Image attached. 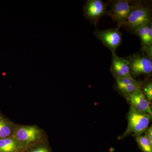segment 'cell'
Masks as SVG:
<instances>
[{
    "label": "cell",
    "instance_id": "cell-16",
    "mask_svg": "<svg viewBox=\"0 0 152 152\" xmlns=\"http://www.w3.org/2000/svg\"><path fill=\"white\" fill-rule=\"evenodd\" d=\"M141 91L149 102L152 101V83L151 81L142 82Z\"/></svg>",
    "mask_w": 152,
    "mask_h": 152
},
{
    "label": "cell",
    "instance_id": "cell-17",
    "mask_svg": "<svg viewBox=\"0 0 152 152\" xmlns=\"http://www.w3.org/2000/svg\"><path fill=\"white\" fill-rule=\"evenodd\" d=\"M145 135L149 140L150 142L152 144V126L149 128H148L146 131Z\"/></svg>",
    "mask_w": 152,
    "mask_h": 152
},
{
    "label": "cell",
    "instance_id": "cell-11",
    "mask_svg": "<svg viewBox=\"0 0 152 152\" xmlns=\"http://www.w3.org/2000/svg\"><path fill=\"white\" fill-rule=\"evenodd\" d=\"M110 70L115 79L132 76L128 60L126 58L119 57L116 53L112 54V64Z\"/></svg>",
    "mask_w": 152,
    "mask_h": 152
},
{
    "label": "cell",
    "instance_id": "cell-5",
    "mask_svg": "<svg viewBox=\"0 0 152 152\" xmlns=\"http://www.w3.org/2000/svg\"><path fill=\"white\" fill-rule=\"evenodd\" d=\"M129 62L131 76L137 77L150 75L152 72V58L140 51L126 57Z\"/></svg>",
    "mask_w": 152,
    "mask_h": 152
},
{
    "label": "cell",
    "instance_id": "cell-1",
    "mask_svg": "<svg viewBox=\"0 0 152 152\" xmlns=\"http://www.w3.org/2000/svg\"><path fill=\"white\" fill-rule=\"evenodd\" d=\"M13 137L21 152L30 147L46 140L44 130L36 125H15Z\"/></svg>",
    "mask_w": 152,
    "mask_h": 152
},
{
    "label": "cell",
    "instance_id": "cell-3",
    "mask_svg": "<svg viewBox=\"0 0 152 152\" xmlns=\"http://www.w3.org/2000/svg\"><path fill=\"white\" fill-rule=\"evenodd\" d=\"M151 119V115L138 111L130 106L128 114L127 128L120 139L130 135L136 137L141 135L147 130Z\"/></svg>",
    "mask_w": 152,
    "mask_h": 152
},
{
    "label": "cell",
    "instance_id": "cell-7",
    "mask_svg": "<svg viewBox=\"0 0 152 152\" xmlns=\"http://www.w3.org/2000/svg\"><path fill=\"white\" fill-rule=\"evenodd\" d=\"M120 28L118 26L104 30L96 28L94 32L95 37L102 42L104 46L110 51L112 54L116 53L117 49L121 44L122 34Z\"/></svg>",
    "mask_w": 152,
    "mask_h": 152
},
{
    "label": "cell",
    "instance_id": "cell-13",
    "mask_svg": "<svg viewBox=\"0 0 152 152\" xmlns=\"http://www.w3.org/2000/svg\"><path fill=\"white\" fill-rule=\"evenodd\" d=\"M0 152H21L13 137L0 139Z\"/></svg>",
    "mask_w": 152,
    "mask_h": 152
},
{
    "label": "cell",
    "instance_id": "cell-15",
    "mask_svg": "<svg viewBox=\"0 0 152 152\" xmlns=\"http://www.w3.org/2000/svg\"><path fill=\"white\" fill-rule=\"evenodd\" d=\"M22 152H51L47 140L30 147Z\"/></svg>",
    "mask_w": 152,
    "mask_h": 152
},
{
    "label": "cell",
    "instance_id": "cell-2",
    "mask_svg": "<svg viewBox=\"0 0 152 152\" xmlns=\"http://www.w3.org/2000/svg\"><path fill=\"white\" fill-rule=\"evenodd\" d=\"M152 14L151 2L137 1L123 28L130 34H134L140 27L152 22Z\"/></svg>",
    "mask_w": 152,
    "mask_h": 152
},
{
    "label": "cell",
    "instance_id": "cell-9",
    "mask_svg": "<svg viewBox=\"0 0 152 152\" xmlns=\"http://www.w3.org/2000/svg\"><path fill=\"white\" fill-rule=\"evenodd\" d=\"M134 34L140 39L141 51L152 58V22L140 27Z\"/></svg>",
    "mask_w": 152,
    "mask_h": 152
},
{
    "label": "cell",
    "instance_id": "cell-12",
    "mask_svg": "<svg viewBox=\"0 0 152 152\" xmlns=\"http://www.w3.org/2000/svg\"><path fill=\"white\" fill-rule=\"evenodd\" d=\"M15 124L0 115V139L12 137Z\"/></svg>",
    "mask_w": 152,
    "mask_h": 152
},
{
    "label": "cell",
    "instance_id": "cell-14",
    "mask_svg": "<svg viewBox=\"0 0 152 152\" xmlns=\"http://www.w3.org/2000/svg\"><path fill=\"white\" fill-rule=\"evenodd\" d=\"M136 141L143 152H152V144L146 135L136 137Z\"/></svg>",
    "mask_w": 152,
    "mask_h": 152
},
{
    "label": "cell",
    "instance_id": "cell-4",
    "mask_svg": "<svg viewBox=\"0 0 152 152\" xmlns=\"http://www.w3.org/2000/svg\"><path fill=\"white\" fill-rule=\"evenodd\" d=\"M137 1L114 0L108 1L110 10L107 15L111 17L112 20L120 28H123L131 11L135 6Z\"/></svg>",
    "mask_w": 152,
    "mask_h": 152
},
{
    "label": "cell",
    "instance_id": "cell-10",
    "mask_svg": "<svg viewBox=\"0 0 152 152\" xmlns=\"http://www.w3.org/2000/svg\"><path fill=\"white\" fill-rule=\"evenodd\" d=\"M117 89L125 96L141 89L142 81L136 80L132 76L115 78Z\"/></svg>",
    "mask_w": 152,
    "mask_h": 152
},
{
    "label": "cell",
    "instance_id": "cell-8",
    "mask_svg": "<svg viewBox=\"0 0 152 152\" xmlns=\"http://www.w3.org/2000/svg\"><path fill=\"white\" fill-rule=\"evenodd\" d=\"M130 106L138 111L149 114L152 115V107L142 93L140 89L131 94L125 96Z\"/></svg>",
    "mask_w": 152,
    "mask_h": 152
},
{
    "label": "cell",
    "instance_id": "cell-6",
    "mask_svg": "<svg viewBox=\"0 0 152 152\" xmlns=\"http://www.w3.org/2000/svg\"><path fill=\"white\" fill-rule=\"evenodd\" d=\"M108 7V2H105L102 0H87L83 7L85 18L96 26L101 18L107 15Z\"/></svg>",
    "mask_w": 152,
    "mask_h": 152
}]
</instances>
